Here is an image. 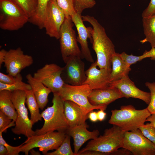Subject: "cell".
<instances>
[{"mask_svg":"<svg viewBox=\"0 0 155 155\" xmlns=\"http://www.w3.org/2000/svg\"><path fill=\"white\" fill-rule=\"evenodd\" d=\"M83 21L89 23V27L92 38V48L97 57V65L99 69L112 70L111 59L116 53L115 47L107 36L104 28L93 16H82Z\"/></svg>","mask_w":155,"mask_h":155,"instance_id":"obj_1","label":"cell"},{"mask_svg":"<svg viewBox=\"0 0 155 155\" xmlns=\"http://www.w3.org/2000/svg\"><path fill=\"white\" fill-rule=\"evenodd\" d=\"M53 105L42 112L44 122L42 127L36 129L35 135H40L57 131L66 133L69 127L64 111L65 101L57 93H53Z\"/></svg>","mask_w":155,"mask_h":155,"instance_id":"obj_2","label":"cell"},{"mask_svg":"<svg viewBox=\"0 0 155 155\" xmlns=\"http://www.w3.org/2000/svg\"><path fill=\"white\" fill-rule=\"evenodd\" d=\"M111 112L108 123L125 132L139 129L151 115L147 108L137 110L131 105L122 106L120 109L112 110Z\"/></svg>","mask_w":155,"mask_h":155,"instance_id":"obj_3","label":"cell"},{"mask_svg":"<svg viewBox=\"0 0 155 155\" xmlns=\"http://www.w3.org/2000/svg\"><path fill=\"white\" fill-rule=\"evenodd\" d=\"M125 132L115 125L106 129L102 135L90 141L87 145L79 150L77 155L88 150H94L108 155L122 148Z\"/></svg>","mask_w":155,"mask_h":155,"instance_id":"obj_4","label":"cell"},{"mask_svg":"<svg viewBox=\"0 0 155 155\" xmlns=\"http://www.w3.org/2000/svg\"><path fill=\"white\" fill-rule=\"evenodd\" d=\"M23 10L11 0H0V27L3 30H18L29 21Z\"/></svg>","mask_w":155,"mask_h":155,"instance_id":"obj_5","label":"cell"},{"mask_svg":"<svg viewBox=\"0 0 155 155\" xmlns=\"http://www.w3.org/2000/svg\"><path fill=\"white\" fill-rule=\"evenodd\" d=\"M66 135V133L52 131L40 135H32L27 137L20 148V152L28 155L29 151L38 148L45 155L50 150H56L61 144Z\"/></svg>","mask_w":155,"mask_h":155,"instance_id":"obj_6","label":"cell"},{"mask_svg":"<svg viewBox=\"0 0 155 155\" xmlns=\"http://www.w3.org/2000/svg\"><path fill=\"white\" fill-rule=\"evenodd\" d=\"M92 90L87 84L73 86L65 83L58 94L64 101H71L79 105L86 114L95 109L105 110L107 106L93 105L90 103L88 97Z\"/></svg>","mask_w":155,"mask_h":155,"instance_id":"obj_7","label":"cell"},{"mask_svg":"<svg viewBox=\"0 0 155 155\" xmlns=\"http://www.w3.org/2000/svg\"><path fill=\"white\" fill-rule=\"evenodd\" d=\"M25 91L17 90L12 92L11 100L17 113L14 127L12 132L17 135H23L27 137L35 135L32 129L33 124L28 116L27 109L25 106Z\"/></svg>","mask_w":155,"mask_h":155,"instance_id":"obj_8","label":"cell"},{"mask_svg":"<svg viewBox=\"0 0 155 155\" xmlns=\"http://www.w3.org/2000/svg\"><path fill=\"white\" fill-rule=\"evenodd\" d=\"M71 17L65 18L60 30L59 41L63 60L64 62L69 57L76 56L81 57V52L78 43L74 25Z\"/></svg>","mask_w":155,"mask_h":155,"instance_id":"obj_9","label":"cell"},{"mask_svg":"<svg viewBox=\"0 0 155 155\" xmlns=\"http://www.w3.org/2000/svg\"><path fill=\"white\" fill-rule=\"evenodd\" d=\"M122 148L133 155H155V146L139 129L125 132Z\"/></svg>","mask_w":155,"mask_h":155,"instance_id":"obj_10","label":"cell"},{"mask_svg":"<svg viewBox=\"0 0 155 155\" xmlns=\"http://www.w3.org/2000/svg\"><path fill=\"white\" fill-rule=\"evenodd\" d=\"M63 69L55 63L47 64L38 69L33 76L53 93L58 94L65 83L61 77Z\"/></svg>","mask_w":155,"mask_h":155,"instance_id":"obj_11","label":"cell"},{"mask_svg":"<svg viewBox=\"0 0 155 155\" xmlns=\"http://www.w3.org/2000/svg\"><path fill=\"white\" fill-rule=\"evenodd\" d=\"M80 57L72 56L67 59L63 67L61 78L65 83L73 86L83 84L86 76L85 63Z\"/></svg>","mask_w":155,"mask_h":155,"instance_id":"obj_12","label":"cell"},{"mask_svg":"<svg viewBox=\"0 0 155 155\" xmlns=\"http://www.w3.org/2000/svg\"><path fill=\"white\" fill-rule=\"evenodd\" d=\"M62 10L55 0H49L45 14L44 28L46 34L51 37L59 39L61 26L65 18Z\"/></svg>","mask_w":155,"mask_h":155,"instance_id":"obj_13","label":"cell"},{"mask_svg":"<svg viewBox=\"0 0 155 155\" xmlns=\"http://www.w3.org/2000/svg\"><path fill=\"white\" fill-rule=\"evenodd\" d=\"M34 62L31 55L24 54L20 47L7 51L5 59L4 66L6 72L13 76L21 71L31 65Z\"/></svg>","mask_w":155,"mask_h":155,"instance_id":"obj_14","label":"cell"},{"mask_svg":"<svg viewBox=\"0 0 155 155\" xmlns=\"http://www.w3.org/2000/svg\"><path fill=\"white\" fill-rule=\"evenodd\" d=\"M71 17L78 32V35L77 39L81 46L80 50L82 59L84 58L90 62L94 63V60L87 42L88 38L90 39L91 42L92 40L89 27L86 28L84 25L81 15L75 12Z\"/></svg>","mask_w":155,"mask_h":155,"instance_id":"obj_15","label":"cell"},{"mask_svg":"<svg viewBox=\"0 0 155 155\" xmlns=\"http://www.w3.org/2000/svg\"><path fill=\"white\" fill-rule=\"evenodd\" d=\"M109 86L118 88L127 98H132L140 99L146 104L150 103V92L142 91L138 88L129 78L128 75L119 80L111 82Z\"/></svg>","mask_w":155,"mask_h":155,"instance_id":"obj_16","label":"cell"},{"mask_svg":"<svg viewBox=\"0 0 155 155\" xmlns=\"http://www.w3.org/2000/svg\"><path fill=\"white\" fill-rule=\"evenodd\" d=\"M97 62L92 63L86 71V80L84 84H87L92 90L108 86L111 82L110 74L112 70L97 68Z\"/></svg>","mask_w":155,"mask_h":155,"instance_id":"obj_17","label":"cell"},{"mask_svg":"<svg viewBox=\"0 0 155 155\" xmlns=\"http://www.w3.org/2000/svg\"><path fill=\"white\" fill-rule=\"evenodd\" d=\"M124 97V95L116 87L111 86L92 90L88 97L90 103L93 105L107 106L116 100Z\"/></svg>","mask_w":155,"mask_h":155,"instance_id":"obj_18","label":"cell"},{"mask_svg":"<svg viewBox=\"0 0 155 155\" xmlns=\"http://www.w3.org/2000/svg\"><path fill=\"white\" fill-rule=\"evenodd\" d=\"M88 126L86 123L72 127H69L66 133L71 137L73 140L74 153L75 155L79 151L81 146L86 141L90 139H94L99 135L98 130L92 131L87 129Z\"/></svg>","mask_w":155,"mask_h":155,"instance_id":"obj_19","label":"cell"},{"mask_svg":"<svg viewBox=\"0 0 155 155\" xmlns=\"http://www.w3.org/2000/svg\"><path fill=\"white\" fill-rule=\"evenodd\" d=\"M64 111L69 127L84 124L88 118V114H86L79 105L71 101H65Z\"/></svg>","mask_w":155,"mask_h":155,"instance_id":"obj_20","label":"cell"},{"mask_svg":"<svg viewBox=\"0 0 155 155\" xmlns=\"http://www.w3.org/2000/svg\"><path fill=\"white\" fill-rule=\"evenodd\" d=\"M27 82L30 86L39 108L43 110L48 102V97L51 90L35 79L30 74L26 76Z\"/></svg>","mask_w":155,"mask_h":155,"instance_id":"obj_21","label":"cell"},{"mask_svg":"<svg viewBox=\"0 0 155 155\" xmlns=\"http://www.w3.org/2000/svg\"><path fill=\"white\" fill-rule=\"evenodd\" d=\"M112 70L110 74L111 82L121 79L128 75L131 70L122 58L120 54L115 53L111 59Z\"/></svg>","mask_w":155,"mask_h":155,"instance_id":"obj_22","label":"cell"},{"mask_svg":"<svg viewBox=\"0 0 155 155\" xmlns=\"http://www.w3.org/2000/svg\"><path fill=\"white\" fill-rule=\"evenodd\" d=\"M11 94L8 90L0 91V111L15 122L17 113L12 101Z\"/></svg>","mask_w":155,"mask_h":155,"instance_id":"obj_23","label":"cell"},{"mask_svg":"<svg viewBox=\"0 0 155 155\" xmlns=\"http://www.w3.org/2000/svg\"><path fill=\"white\" fill-rule=\"evenodd\" d=\"M142 22L145 38L140 42H149L152 48H155V15L142 18Z\"/></svg>","mask_w":155,"mask_h":155,"instance_id":"obj_24","label":"cell"},{"mask_svg":"<svg viewBox=\"0 0 155 155\" xmlns=\"http://www.w3.org/2000/svg\"><path fill=\"white\" fill-rule=\"evenodd\" d=\"M26 103L30 115V119L33 125L42 120L39 107L32 89L26 91Z\"/></svg>","mask_w":155,"mask_h":155,"instance_id":"obj_25","label":"cell"},{"mask_svg":"<svg viewBox=\"0 0 155 155\" xmlns=\"http://www.w3.org/2000/svg\"><path fill=\"white\" fill-rule=\"evenodd\" d=\"M49 1L38 0V5L36 12L29 20V22L36 25L40 29L44 28L46 11Z\"/></svg>","mask_w":155,"mask_h":155,"instance_id":"obj_26","label":"cell"},{"mask_svg":"<svg viewBox=\"0 0 155 155\" xmlns=\"http://www.w3.org/2000/svg\"><path fill=\"white\" fill-rule=\"evenodd\" d=\"M16 81L11 84H7L0 82V91L7 90L11 92L17 90L26 91L31 89V87L29 84H26L22 81V77L20 73L16 75Z\"/></svg>","mask_w":155,"mask_h":155,"instance_id":"obj_27","label":"cell"},{"mask_svg":"<svg viewBox=\"0 0 155 155\" xmlns=\"http://www.w3.org/2000/svg\"><path fill=\"white\" fill-rule=\"evenodd\" d=\"M26 13L29 19L35 13L38 5V0H11Z\"/></svg>","mask_w":155,"mask_h":155,"instance_id":"obj_28","label":"cell"},{"mask_svg":"<svg viewBox=\"0 0 155 155\" xmlns=\"http://www.w3.org/2000/svg\"><path fill=\"white\" fill-rule=\"evenodd\" d=\"M45 155H75L71 146L70 136L67 134L63 142L58 148L52 152H48Z\"/></svg>","mask_w":155,"mask_h":155,"instance_id":"obj_29","label":"cell"},{"mask_svg":"<svg viewBox=\"0 0 155 155\" xmlns=\"http://www.w3.org/2000/svg\"><path fill=\"white\" fill-rule=\"evenodd\" d=\"M58 6L62 10L65 18L71 16L76 12L73 0H55Z\"/></svg>","mask_w":155,"mask_h":155,"instance_id":"obj_30","label":"cell"},{"mask_svg":"<svg viewBox=\"0 0 155 155\" xmlns=\"http://www.w3.org/2000/svg\"><path fill=\"white\" fill-rule=\"evenodd\" d=\"M75 12L81 15L85 9L93 7L96 4L95 0H73Z\"/></svg>","mask_w":155,"mask_h":155,"instance_id":"obj_31","label":"cell"},{"mask_svg":"<svg viewBox=\"0 0 155 155\" xmlns=\"http://www.w3.org/2000/svg\"><path fill=\"white\" fill-rule=\"evenodd\" d=\"M143 135L155 146V129L150 123L144 124L139 128Z\"/></svg>","mask_w":155,"mask_h":155,"instance_id":"obj_32","label":"cell"},{"mask_svg":"<svg viewBox=\"0 0 155 155\" xmlns=\"http://www.w3.org/2000/svg\"><path fill=\"white\" fill-rule=\"evenodd\" d=\"M145 85L150 90L151 95L150 100L147 108L151 114L155 113V83L146 82Z\"/></svg>","mask_w":155,"mask_h":155,"instance_id":"obj_33","label":"cell"},{"mask_svg":"<svg viewBox=\"0 0 155 155\" xmlns=\"http://www.w3.org/2000/svg\"><path fill=\"white\" fill-rule=\"evenodd\" d=\"M0 111V131L6 132L8 128L15 126V122Z\"/></svg>","mask_w":155,"mask_h":155,"instance_id":"obj_34","label":"cell"},{"mask_svg":"<svg viewBox=\"0 0 155 155\" xmlns=\"http://www.w3.org/2000/svg\"><path fill=\"white\" fill-rule=\"evenodd\" d=\"M121 56L124 61L128 66H130L132 64L136 63L145 59L144 55L136 56L132 55H129L125 52L120 54Z\"/></svg>","mask_w":155,"mask_h":155,"instance_id":"obj_35","label":"cell"},{"mask_svg":"<svg viewBox=\"0 0 155 155\" xmlns=\"http://www.w3.org/2000/svg\"><path fill=\"white\" fill-rule=\"evenodd\" d=\"M3 132L0 131V144L4 145L8 151L7 155H18L20 152V148L22 144L17 146H13L8 144L3 138L2 133Z\"/></svg>","mask_w":155,"mask_h":155,"instance_id":"obj_36","label":"cell"},{"mask_svg":"<svg viewBox=\"0 0 155 155\" xmlns=\"http://www.w3.org/2000/svg\"><path fill=\"white\" fill-rule=\"evenodd\" d=\"M155 15V0H150L147 7L143 11L142 18Z\"/></svg>","mask_w":155,"mask_h":155,"instance_id":"obj_37","label":"cell"},{"mask_svg":"<svg viewBox=\"0 0 155 155\" xmlns=\"http://www.w3.org/2000/svg\"><path fill=\"white\" fill-rule=\"evenodd\" d=\"M16 75L13 76L8 74H5L0 72V82L7 84H11L14 83L16 80Z\"/></svg>","mask_w":155,"mask_h":155,"instance_id":"obj_38","label":"cell"},{"mask_svg":"<svg viewBox=\"0 0 155 155\" xmlns=\"http://www.w3.org/2000/svg\"><path fill=\"white\" fill-rule=\"evenodd\" d=\"M143 55L145 58L150 57L152 60H155V48H152L149 51H145Z\"/></svg>","mask_w":155,"mask_h":155,"instance_id":"obj_39","label":"cell"},{"mask_svg":"<svg viewBox=\"0 0 155 155\" xmlns=\"http://www.w3.org/2000/svg\"><path fill=\"white\" fill-rule=\"evenodd\" d=\"M79 155H107L106 153L94 150L86 151L80 153Z\"/></svg>","mask_w":155,"mask_h":155,"instance_id":"obj_40","label":"cell"},{"mask_svg":"<svg viewBox=\"0 0 155 155\" xmlns=\"http://www.w3.org/2000/svg\"><path fill=\"white\" fill-rule=\"evenodd\" d=\"M123 149H118L115 152L112 153L111 155H129L132 154V153L128 150L123 148Z\"/></svg>","mask_w":155,"mask_h":155,"instance_id":"obj_41","label":"cell"},{"mask_svg":"<svg viewBox=\"0 0 155 155\" xmlns=\"http://www.w3.org/2000/svg\"><path fill=\"white\" fill-rule=\"evenodd\" d=\"M88 118L92 122H96L98 120L97 112L91 111L88 115Z\"/></svg>","mask_w":155,"mask_h":155,"instance_id":"obj_42","label":"cell"},{"mask_svg":"<svg viewBox=\"0 0 155 155\" xmlns=\"http://www.w3.org/2000/svg\"><path fill=\"white\" fill-rule=\"evenodd\" d=\"M7 51L2 49L0 51V68H1L2 65L4 63L5 56Z\"/></svg>","mask_w":155,"mask_h":155,"instance_id":"obj_43","label":"cell"},{"mask_svg":"<svg viewBox=\"0 0 155 155\" xmlns=\"http://www.w3.org/2000/svg\"><path fill=\"white\" fill-rule=\"evenodd\" d=\"M97 114L98 120L102 121L105 119L106 113L102 110H100L97 112Z\"/></svg>","mask_w":155,"mask_h":155,"instance_id":"obj_44","label":"cell"},{"mask_svg":"<svg viewBox=\"0 0 155 155\" xmlns=\"http://www.w3.org/2000/svg\"><path fill=\"white\" fill-rule=\"evenodd\" d=\"M146 122H149L151 125L155 129V113L151 114L146 119Z\"/></svg>","mask_w":155,"mask_h":155,"instance_id":"obj_45","label":"cell"},{"mask_svg":"<svg viewBox=\"0 0 155 155\" xmlns=\"http://www.w3.org/2000/svg\"><path fill=\"white\" fill-rule=\"evenodd\" d=\"M0 155H8V151L7 149L4 145L1 144H0Z\"/></svg>","mask_w":155,"mask_h":155,"instance_id":"obj_46","label":"cell"},{"mask_svg":"<svg viewBox=\"0 0 155 155\" xmlns=\"http://www.w3.org/2000/svg\"><path fill=\"white\" fill-rule=\"evenodd\" d=\"M29 152L30 153L31 155H40V152L38 151H36L33 149H31L29 151Z\"/></svg>","mask_w":155,"mask_h":155,"instance_id":"obj_47","label":"cell"}]
</instances>
